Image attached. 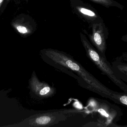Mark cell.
<instances>
[{
	"label": "cell",
	"mask_w": 127,
	"mask_h": 127,
	"mask_svg": "<svg viewBox=\"0 0 127 127\" xmlns=\"http://www.w3.org/2000/svg\"><path fill=\"white\" fill-rule=\"evenodd\" d=\"M67 113L64 111L39 113L29 118L26 124L29 127H51L65 121Z\"/></svg>",
	"instance_id": "obj_3"
},
{
	"label": "cell",
	"mask_w": 127,
	"mask_h": 127,
	"mask_svg": "<svg viewBox=\"0 0 127 127\" xmlns=\"http://www.w3.org/2000/svg\"><path fill=\"white\" fill-rule=\"evenodd\" d=\"M39 54L44 62L74 78L82 88L112 99L115 92L102 84L70 54L52 48L41 50Z\"/></svg>",
	"instance_id": "obj_1"
},
{
	"label": "cell",
	"mask_w": 127,
	"mask_h": 127,
	"mask_svg": "<svg viewBox=\"0 0 127 127\" xmlns=\"http://www.w3.org/2000/svg\"><path fill=\"white\" fill-rule=\"evenodd\" d=\"M122 39V40H124L125 42H127V35L123 36Z\"/></svg>",
	"instance_id": "obj_11"
},
{
	"label": "cell",
	"mask_w": 127,
	"mask_h": 127,
	"mask_svg": "<svg viewBox=\"0 0 127 127\" xmlns=\"http://www.w3.org/2000/svg\"><path fill=\"white\" fill-rule=\"evenodd\" d=\"M80 36L87 56L103 74L106 75L115 84L124 91L125 93L127 94V85L118 77L112 66L107 62L106 57L102 56L93 47L85 35L81 33Z\"/></svg>",
	"instance_id": "obj_2"
},
{
	"label": "cell",
	"mask_w": 127,
	"mask_h": 127,
	"mask_svg": "<svg viewBox=\"0 0 127 127\" xmlns=\"http://www.w3.org/2000/svg\"><path fill=\"white\" fill-rule=\"evenodd\" d=\"M91 25L92 33L87 34L88 37L97 51L103 56L106 57V40L108 34L107 29L103 21L93 23Z\"/></svg>",
	"instance_id": "obj_4"
},
{
	"label": "cell",
	"mask_w": 127,
	"mask_h": 127,
	"mask_svg": "<svg viewBox=\"0 0 127 127\" xmlns=\"http://www.w3.org/2000/svg\"><path fill=\"white\" fill-rule=\"evenodd\" d=\"M71 4L73 10L78 15L81 16L91 24L103 21L101 18L92 7L83 3L80 0H72Z\"/></svg>",
	"instance_id": "obj_6"
},
{
	"label": "cell",
	"mask_w": 127,
	"mask_h": 127,
	"mask_svg": "<svg viewBox=\"0 0 127 127\" xmlns=\"http://www.w3.org/2000/svg\"><path fill=\"white\" fill-rule=\"evenodd\" d=\"M112 67L114 71L121 79L127 81V64L119 62L113 63Z\"/></svg>",
	"instance_id": "obj_7"
},
{
	"label": "cell",
	"mask_w": 127,
	"mask_h": 127,
	"mask_svg": "<svg viewBox=\"0 0 127 127\" xmlns=\"http://www.w3.org/2000/svg\"><path fill=\"white\" fill-rule=\"evenodd\" d=\"M14 27L18 32L21 34H27L31 33V29L25 25L19 24H15Z\"/></svg>",
	"instance_id": "obj_10"
},
{
	"label": "cell",
	"mask_w": 127,
	"mask_h": 127,
	"mask_svg": "<svg viewBox=\"0 0 127 127\" xmlns=\"http://www.w3.org/2000/svg\"></svg>",
	"instance_id": "obj_12"
},
{
	"label": "cell",
	"mask_w": 127,
	"mask_h": 127,
	"mask_svg": "<svg viewBox=\"0 0 127 127\" xmlns=\"http://www.w3.org/2000/svg\"><path fill=\"white\" fill-rule=\"evenodd\" d=\"M96 3L101 4L107 7L111 6L117 7L121 9H122L123 6L119 3L114 0H90Z\"/></svg>",
	"instance_id": "obj_8"
},
{
	"label": "cell",
	"mask_w": 127,
	"mask_h": 127,
	"mask_svg": "<svg viewBox=\"0 0 127 127\" xmlns=\"http://www.w3.org/2000/svg\"><path fill=\"white\" fill-rule=\"evenodd\" d=\"M112 100L118 101L121 103L127 106V94L119 93L115 92L112 96Z\"/></svg>",
	"instance_id": "obj_9"
},
{
	"label": "cell",
	"mask_w": 127,
	"mask_h": 127,
	"mask_svg": "<svg viewBox=\"0 0 127 127\" xmlns=\"http://www.w3.org/2000/svg\"><path fill=\"white\" fill-rule=\"evenodd\" d=\"M29 84L32 94L38 100L51 97L56 93V89L47 83L41 81L34 71L32 74Z\"/></svg>",
	"instance_id": "obj_5"
}]
</instances>
